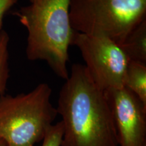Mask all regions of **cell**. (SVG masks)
Instances as JSON below:
<instances>
[{
  "instance_id": "1",
  "label": "cell",
  "mask_w": 146,
  "mask_h": 146,
  "mask_svg": "<svg viewBox=\"0 0 146 146\" xmlns=\"http://www.w3.org/2000/svg\"><path fill=\"white\" fill-rule=\"evenodd\" d=\"M56 110L63 125L60 146H118L104 91L97 86L85 65L72 66L60 89Z\"/></svg>"
},
{
  "instance_id": "2",
  "label": "cell",
  "mask_w": 146,
  "mask_h": 146,
  "mask_svg": "<svg viewBox=\"0 0 146 146\" xmlns=\"http://www.w3.org/2000/svg\"><path fill=\"white\" fill-rule=\"evenodd\" d=\"M70 0H33L14 13L27 31L26 55L46 62L60 78H68V50L74 31L69 16Z\"/></svg>"
},
{
  "instance_id": "3",
  "label": "cell",
  "mask_w": 146,
  "mask_h": 146,
  "mask_svg": "<svg viewBox=\"0 0 146 146\" xmlns=\"http://www.w3.org/2000/svg\"><path fill=\"white\" fill-rule=\"evenodd\" d=\"M52 94L50 85L43 83L26 94L0 96V139L7 146L41 141L58 115Z\"/></svg>"
},
{
  "instance_id": "4",
  "label": "cell",
  "mask_w": 146,
  "mask_h": 146,
  "mask_svg": "<svg viewBox=\"0 0 146 146\" xmlns=\"http://www.w3.org/2000/svg\"><path fill=\"white\" fill-rule=\"evenodd\" d=\"M74 31L106 36L118 45L146 18V0H70Z\"/></svg>"
},
{
  "instance_id": "5",
  "label": "cell",
  "mask_w": 146,
  "mask_h": 146,
  "mask_svg": "<svg viewBox=\"0 0 146 146\" xmlns=\"http://www.w3.org/2000/svg\"><path fill=\"white\" fill-rule=\"evenodd\" d=\"M70 45L76 46L81 52L89 75L102 91L124 87L129 60L116 42L106 36L74 31Z\"/></svg>"
},
{
  "instance_id": "6",
  "label": "cell",
  "mask_w": 146,
  "mask_h": 146,
  "mask_svg": "<svg viewBox=\"0 0 146 146\" xmlns=\"http://www.w3.org/2000/svg\"><path fill=\"white\" fill-rule=\"evenodd\" d=\"M104 93L118 146H146V106L125 87Z\"/></svg>"
},
{
  "instance_id": "7",
  "label": "cell",
  "mask_w": 146,
  "mask_h": 146,
  "mask_svg": "<svg viewBox=\"0 0 146 146\" xmlns=\"http://www.w3.org/2000/svg\"><path fill=\"white\" fill-rule=\"evenodd\" d=\"M120 47L129 61L146 64V18L131 31Z\"/></svg>"
},
{
  "instance_id": "8",
  "label": "cell",
  "mask_w": 146,
  "mask_h": 146,
  "mask_svg": "<svg viewBox=\"0 0 146 146\" xmlns=\"http://www.w3.org/2000/svg\"><path fill=\"white\" fill-rule=\"evenodd\" d=\"M123 86L146 106V64L129 61Z\"/></svg>"
},
{
  "instance_id": "9",
  "label": "cell",
  "mask_w": 146,
  "mask_h": 146,
  "mask_svg": "<svg viewBox=\"0 0 146 146\" xmlns=\"http://www.w3.org/2000/svg\"><path fill=\"white\" fill-rule=\"evenodd\" d=\"M10 36L5 30L0 31V96L5 94L10 78L9 66Z\"/></svg>"
},
{
  "instance_id": "10",
  "label": "cell",
  "mask_w": 146,
  "mask_h": 146,
  "mask_svg": "<svg viewBox=\"0 0 146 146\" xmlns=\"http://www.w3.org/2000/svg\"><path fill=\"white\" fill-rule=\"evenodd\" d=\"M63 135V125L61 121L53 124L48 128L42 140L41 146H60Z\"/></svg>"
},
{
  "instance_id": "11",
  "label": "cell",
  "mask_w": 146,
  "mask_h": 146,
  "mask_svg": "<svg viewBox=\"0 0 146 146\" xmlns=\"http://www.w3.org/2000/svg\"><path fill=\"white\" fill-rule=\"evenodd\" d=\"M18 0H0V31L2 30L3 18L11 8L16 4Z\"/></svg>"
},
{
  "instance_id": "12",
  "label": "cell",
  "mask_w": 146,
  "mask_h": 146,
  "mask_svg": "<svg viewBox=\"0 0 146 146\" xmlns=\"http://www.w3.org/2000/svg\"><path fill=\"white\" fill-rule=\"evenodd\" d=\"M0 146H7V145H6V143H5L4 141L0 139Z\"/></svg>"
},
{
  "instance_id": "13",
  "label": "cell",
  "mask_w": 146,
  "mask_h": 146,
  "mask_svg": "<svg viewBox=\"0 0 146 146\" xmlns=\"http://www.w3.org/2000/svg\"><path fill=\"white\" fill-rule=\"evenodd\" d=\"M33 1V0H29V1H30V3H31V2H32Z\"/></svg>"
}]
</instances>
